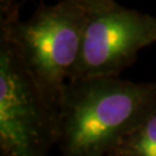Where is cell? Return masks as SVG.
<instances>
[{"mask_svg": "<svg viewBox=\"0 0 156 156\" xmlns=\"http://www.w3.org/2000/svg\"><path fill=\"white\" fill-rule=\"evenodd\" d=\"M156 108L155 82L120 76L68 81L57 113L60 156H108Z\"/></svg>", "mask_w": 156, "mask_h": 156, "instance_id": "1", "label": "cell"}, {"mask_svg": "<svg viewBox=\"0 0 156 156\" xmlns=\"http://www.w3.org/2000/svg\"><path fill=\"white\" fill-rule=\"evenodd\" d=\"M86 17L82 7L58 0L42 2L28 20L20 19V9L1 20L0 41L16 53L56 116L78 62Z\"/></svg>", "mask_w": 156, "mask_h": 156, "instance_id": "2", "label": "cell"}, {"mask_svg": "<svg viewBox=\"0 0 156 156\" xmlns=\"http://www.w3.org/2000/svg\"><path fill=\"white\" fill-rule=\"evenodd\" d=\"M56 145V113L16 53L0 41V156H49Z\"/></svg>", "mask_w": 156, "mask_h": 156, "instance_id": "3", "label": "cell"}, {"mask_svg": "<svg viewBox=\"0 0 156 156\" xmlns=\"http://www.w3.org/2000/svg\"><path fill=\"white\" fill-rule=\"evenodd\" d=\"M156 42V17L116 4L87 13L81 50L69 81L119 76Z\"/></svg>", "mask_w": 156, "mask_h": 156, "instance_id": "4", "label": "cell"}, {"mask_svg": "<svg viewBox=\"0 0 156 156\" xmlns=\"http://www.w3.org/2000/svg\"><path fill=\"white\" fill-rule=\"evenodd\" d=\"M108 156H156V108L123 136Z\"/></svg>", "mask_w": 156, "mask_h": 156, "instance_id": "5", "label": "cell"}, {"mask_svg": "<svg viewBox=\"0 0 156 156\" xmlns=\"http://www.w3.org/2000/svg\"><path fill=\"white\" fill-rule=\"evenodd\" d=\"M68 1H72L75 5L82 7L87 13L108 9L117 4L116 0H68Z\"/></svg>", "mask_w": 156, "mask_h": 156, "instance_id": "6", "label": "cell"}, {"mask_svg": "<svg viewBox=\"0 0 156 156\" xmlns=\"http://www.w3.org/2000/svg\"><path fill=\"white\" fill-rule=\"evenodd\" d=\"M22 4L17 0H0V20L11 15L14 11L20 9Z\"/></svg>", "mask_w": 156, "mask_h": 156, "instance_id": "7", "label": "cell"}]
</instances>
